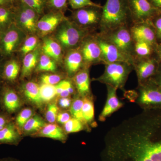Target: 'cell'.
<instances>
[{
  "instance_id": "cell-1",
  "label": "cell",
  "mask_w": 161,
  "mask_h": 161,
  "mask_svg": "<svg viewBox=\"0 0 161 161\" xmlns=\"http://www.w3.org/2000/svg\"><path fill=\"white\" fill-rule=\"evenodd\" d=\"M101 161H161V109L143 110L110 129Z\"/></svg>"
},
{
  "instance_id": "cell-2",
  "label": "cell",
  "mask_w": 161,
  "mask_h": 161,
  "mask_svg": "<svg viewBox=\"0 0 161 161\" xmlns=\"http://www.w3.org/2000/svg\"><path fill=\"white\" fill-rule=\"evenodd\" d=\"M131 21L128 0H107L103 6L99 28L100 34H106L127 26Z\"/></svg>"
},
{
  "instance_id": "cell-3",
  "label": "cell",
  "mask_w": 161,
  "mask_h": 161,
  "mask_svg": "<svg viewBox=\"0 0 161 161\" xmlns=\"http://www.w3.org/2000/svg\"><path fill=\"white\" fill-rule=\"evenodd\" d=\"M90 31L76 25L67 17L54 31V39L60 43L63 50L77 48L89 35Z\"/></svg>"
},
{
  "instance_id": "cell-4",
  "label": "cell",
  "mask_w": 161,
  "mask_h": 161,
  "mask_svg": "<svg viewBox=\"0 0 161 161\" xmlns=\"http://www.w3.org/2000/svg\"><path fill=\"white\" fill-rule=\"evenodd\" d=\"M104 65L103 74L92 80L125 92V85L129 75L133 69V66L125 62H114L106 64Z\"/></svg>"
},
{
  "instance_id": "cell-5",
  "label": "cell",
  "mask_w": 161,
  "mask_h": 161,
  "mask_svg": "<svg viewBox=\"0 0 161 161\" xmlns=\"http://www.w3.org/2000/svg\"><path fill=\"white\" fill-rule=\"evenodd\" d=\"M136 102L143 110L161 109V87L151 78L138 84Z\"/></svg>"
},
{
  "instance_id": "cell-6",
  "label": "cell",
  "mask_w": 161,
  "mask_h": 161,
  "mask_svg": "<svg viewBox=\"0 0 161 161\" xmlns=\"http://www.w3.org/2000/svg\"><path fill=\"white\" fill-rule=\"evenodd\" d=\"M14 1L15 24L26 34H36L37 23L41 16L24 3Z\"/></svg>"
},
{
  "instance_id": "cell-7",
  "label": "cell",
  "mask_w": 161,
  "mask_h": 161,
  "mask_svg": "<svg viewBox=\"0 0 161 161\" xmlns=\"http://www.w3.org/2000/svg\"><path fill=\"white\" fill-rule=\"evenodd\" d=\"M26 34L14 23L1 35L0 54L5 59H9L19 49L25 38Z\"/></svg>"
},
{
  "instance_id": "cell-8",
  "label": "cell",
  "mask_w": 161,
  "mask_h": 161,
  "mask_svg": "<svg viewBox=\"0 0 161 161\" xmlns=\"http://www.w3.org/2000/svg\"><path fill=\"white\" fill-rule=\"evenodd\" d=\"M103 6H87L72 11L70 19L81 28L88 30L99 26Z\"/></svg>"
},
{
  "instance_id": "cell-9",
  "label": "cell",
  "mask_w": 161,
  "mask_h": 161,
  "mask_svg": "<svg viewBox=\"0 0 161 161\" xmlns=\"http://www.w3.org/2000/svg\"><path fill=\"white\" fill-rule=\"evenodd\" d=\"M95 36L101 50L103 64L125 62L133 66L135 57L122 51L117 47L104 39L99 34Z\"/></svg>"
},
{
  "instance_id": "cell-10",
  "label": "cell",
  "mask_w": 161,
  "mask_h": 161,
  "mask_svg": "<svg viewBox=\"0 0 161 161\" xmlns=\"http://www.w3.org/2000/svg\"><path fill=\"white\" fill-rule=\"evenodd\" d=\"M98 34L122 51L135 57L134 40L127 26H122L107 33Z\"/></svg>"
},
{
  "instance_id": "cell-11",
  "label": "cell",
  "mask_w": 161,
  "mask_h": 161,
  "mask_svg": "<svg viewBox=\"0 0 161 161\" xmlns=\"http://www.w3.org/2000/svg\"><path fill=\"white\" fill-rule=\"evenodd\" d=\"M128 4L133 23L150 22L159 12L149 0H128Z\"/></svg>"
},
{
  "instance_id": "cell-12",
  "label": "cell",
  "mask_w": 161,
  "mask_h": 161,
  "mask_svg": "<svg viewBox=\"0 0 161 161\" xmlns=\"http://www.w3.org/2000/svg\"><path fill=\"white\" fill-rule=\"evenodd\" d=\"M83 58L85 66L102 64L101 50L95 36L86 37L78 47Z\"/></svg>"
},
{
  "instance_id": "cell-13",
  "label": "cell",
  "mask_w": 161,
  "mask_h": 161,
  "mask_svg": "<svg viewBox=\"0 0 161 161\" xmlns=\"http://www.w3.org/2000/svg\"><path fill=\"white\" fill-rule=\"evenodd\" d=\"M135 70L138 84L143 83L154 77L159 69V62L155 58H135L133 65Z\"/></svg>"
},
{
  "instance_id": "cell-14",
  "label": "cell",
  "mask_w": 161,
  "mask_h": 161,
  "mask_svg": "<svg viewBox=\"0 0 161 161\" xmlns=\"http://www.w3.org/2000/svg\"><path fill=\"white\" fill-rule=\"evenodd\" d=\"M67 18L64 13L60 11H51L43 14L38 21L37 33L42 37L54 32L59 25Z\"/></svg>"
},
{
  "instance_id": "cell-15",
  "label": "cell",
  "mask_w": 161,
  "mask_h": 161,
  "mask_svg": "<svg viewBox=\"0 0 161 161\" xmlns=\"http://www.w3.org/2000/svg\"><path fill=\"white\" fill-rule=\"evenodd\" d=\"M0 105L4 112L10 115L16 112L21 106V99L17 92L6 83L3 84L1 92Z\"/></svg>"
},
{
  "instance_id": "cell-16",
  "label": "cell",
  "mask_w": 161,
  "mask_h": 161,
  "mask_svg": "<svg viewBox=\"0 0 161 161\" xmlns=\"http://www.w3.org/2000/svg\"><path fill=\"white\" fill-rule=\"evenodd\" d=\"M130 31L134 41H141L150 43L155 48L158 43L154 29L149 22L133 23Z\"/></svg>"
},
{
  "instance_id": "cell-17",
  "label": "cell",
  "mask_w": 161,
  "mask_h": 161,
  "mask_svg": "<svg viewBox=\"0 0 161 161\" xmlns=\"http://www.w3.org/2000/svg\"><path fill=\"white\" fill-rule=\"evenodd\" d=\"M107 97L105 104L103 109L98 116V120L104 122L108 117H110L114 112L118 111L124 105L117 95V89L110 86H106Z\"/></svg>"
},
{
  "instance_id": "cell-18",
  "label": "cell",
  "mask_w": 161,
  "mask_h": 161,
  "mask_svg": "<svg viewBox=\"0 0 161 161\" xmlns=\"http://www.w3.org/2000/svg\"><path fill=\"white\" fill-rule=\"evenodd\" d=\"M64 64L67 74L73 78L85 67L79 47L68 51L64 57Z\"/></svg>"
},
{
  "instance_id": "cell-19",
  "label": "cell",
  "mask_w": 161,
  "mask_h": 161,
  "mask_svg": "<svg viewBox=\"0 0 161 161\" xmlns=\"http://www.w3.org/2000/svg\"><path fill=\"white\" fill-rule=\"evenodd\" d=\"M89 68L85 67L73 77L76 91L78 95L82 98H93L91 93Z\"/></svg>"
},
{
  "instance_id": "cell-20",
  "label": "cell",
  "mask_w": 161,
  "mask_h": 161,
  "mask_svg": "<svg viewBox=\"0 0 161 161\" xmlns=\"http://www.w3.org/2000/svg\"><path fill=\"white\" fill-rule=\"evenodd\" d=\"M20 131L12 121L0 130V144L17 145L21 140Z\"/></svg>"
},
{
  "instance_id": "cell-21",
  "label": "cell",
  "mask_w": 161,
  "mask_h": 161,
  "mask_svg": "<svg viewBox=\"0 0 161 161\" xmlns=\"http://www.w3.org/2000/svg\"><path fill=\"white\" fill-rule=\"evenodd\" d=\"M41 51L56 62L62 61V49L60 43L54 38L44 37Z\"/></svg>"
},
{
  "instance_id": "cell-22",
  "label": "cell",
  "mask_w": 161,
  "mask_h": 161,
  "mask_svg": "<svg viewBox=\"0 0 161 161\" xmlns=\"http://www.w3.org/2000/svg\"><path fill=\"white\" fill-rule=\"evenodd\" d=\"M39 47L24 56L23 61L21 76L23 78L27 77L31 74L37 67L41 53Z\"/></svg>"
},
{
  "instance_id": "cell-23",
  "label": "cell",
  "mask_w": 161,
  "mask_h": 161,
  "mask_svg": "<svg viewBox=\"0 0 161 161\" xmlns=\"http://www.w3.org/2000/svg\"><path fill=\"white\" fill-rule=\"evenodd\" d=\"M20 70V64L18 60L13 58H9L4 64L2 80L13 83L17 78Z\"/></svg>"
},
{
  "instance_id": "cell-24",
  "label": "cell",
  "mask_w": 161,
  "mask_h": 161,
  "mask_svg": "<svg viewBox=\"0 0 161 161\" xmlns=\"http://www.w3.org/2000/svg\"><path fill=\"white\" fill-rule=\"evenodd\" d=\"M23 94L31 103L40 107L43 103L40 93V86L33 81H29L22 87Z\"/></svg>"
},
{
  "instance_id": "cell-25",
  "label": "cell",
  "mask_w": 161,
  "mask_h": 161,
  "mask_svg": "<svg viewBox=\"0 0 161 161\" xmlns=\"http://www.w3.org/2000/svg\"><path fill=\"white\" fill-rule=\"evenodd\" d=\"M82 114L84 123L86 125H90L92 127H96L97 124L95 120V109L93 98H83Z\"/></svg>"
},
{
  "instance_id": "cell-26",
  "label": "cell",
  "mask_w": 161,
  "mask_h": 161,
  "mask_svg": "<svg viewBox=\"0 0 161 161\" xmlns=\"http://www.w3.org/2000/svg\"><path fill=\"white\" fill-rule=\"evenodd\" d=\"M40 135L43 137L64 142L66 139L64 130L56 124L46 125L40 131Z\"/></svg>"
},
{
  "instance_id": "cell-27",
  "label": "cell",
  "mask_w": 161,
  "mask_h": 161,
  "mask_svg": "<svg viewBox=\"0 0 161 161\" xmlns=\"http://www.w3.org/2000/svg\"><path fill=\"white\" fill-rule=\"evenodd\" d=\"M14 6L12 8L0 7V33H4L14 23Z\"/></svg>"
},
{
  "instance_id": "cell-28",
  "label": "cell",
  "mask_w": 161,
  "mask_h": 161,
  "mask_svg": "<svg viewBox=\"0 0 161 161\" xmlns=\"http://www.w3.org/2000/svg\"><path fill=\"white\" fill-rule=\"evenodd\" d=\"M46 125L45 121L40 116L35 115L27 121L22 130L26 133L31 134L40 131Z\"/></svg>"
},
{
  "instance_id": "cell-29",
  "label": "cell",
  "mask_w": 161,
  "mask_h": 161,
  "mask_svg": "<svg viewBox=\"0 0 161 161\" xmlns=\"http://www.w3.org/2000/svg\"><path fill=\"white\" fill-rule=\"evenodd\" d=\"M154 50L155 48L150 43L144 41H134V52L135 58L150 57Z\"/></svg>"
},
{
  "instance_id": "cell-30",
  "label": "cell",
  "mask_w": 161,
  "mask_h": 161,
  "mask_svg": "<svg viewBox=\"0 0 161 161\" xmlns=\"http://www.w3.org/2000/svg\"><path fill=\"white\" fill-rule=\"evenodd\" d=\"M56 62L46 55L41 54L37 65V70L40 71L54 72L57 69Z\"/></svg>"
},
{
  "instance_id": "cell-31",
  "label": "cell",
  "mask_w": 161,
  "mask_h": 161,
  "mask_svg": "<svg viewBox=\"0 0 161 161\" xmlns=\"http://www.w3.org/2000/svg\"><path fill=\"white\" fill-rule=\"evenodd\" d=\"M38 38L36 35H30L23 41V44L20 47L19 51L22 55L25 56L31 52L36 49L38 46Z\"/></svg>"
},
{
  "instance_id": "cell-32",
  "label": "cell",
  "mask_w": 161,
  "mask_h": 161,
  "mask_svg": "<svg viewBox=\"0 0 161 161\" xmlns=\"http://www.w3.org/2000/svg\"><path fill=\"white\" fill-rule=\"evenodd\" d=\"M83 103V98L78 95V97L75 98L72 102L69 109L72 117L79 119L83 123L82 109Z\"/></svg>"
},
{
  "instance_id": "cell-33",
  "label": "cell",
  "mask_w": 161,
  "mask_h": 161,
  "mask_svg": "<svg viewBox=\"0 0 161 161\" xmlns=\"http://www.w3.org/2000/svg\"><path fill=\"white\" fill-rule=\"evenodd\" d=\"M40 93L43 102H48L57 95L55 85L42 84L40 86Z\"/></svg>"
},
{
  "instance_id": "cell-34",
  "label": "cell",
  "mask_w": 161,
  "mask_h": 161,
  "mask_svg": "<svg viewBox=\"0 0 161 161\" xmlns=\"http://www.w3.org/2000/svg\"><path fill=\"white\" fill-rule=\"evenodd\" d=\"M33 115V111L29 108L23 109L18 114L15 120V124L19 130H23L24 125Z\"/></svg>"
},
{
  "instance_id": "cell-35",
  "label": "cell",
  "mask_w": 161,
  "mask_h": 161,
  "mask_svg": "<svg viewBox=\"0 0 161 161\" xmlns=\"http://www.w3.org/2000/svg\"><path fill=\"white\" fill-rule=\"evenodd\" d=\"M85 126L86 125L81 121L72 117L64 124V130L67 133H75L83 130Z\"/></svg>"
},
{
  "instance_id": "cell-36",
  "label": "cell",
  "mask_w": 161,
  "mask_h": 161,
  "mask_svg": "<svg viewBox=\"0 0 161 161\" xmlns=\"http://www.w3.org/2000/svg\"><path fill=\"white\" fill-rule=\"evenodd\" d=\"M68 0H47L46 9L64 13L68 8Z\"/></svg>"
},
{
  "instance_id": "cell-37",
  "label": "cell",
  "mask_w": 161,
  "mask_h": 161,
  "mask_svg": "<svg viewBox=\"0 0 161 161\" xmlns=\"http://www.w3.org/2000/svg\"><path fill=\"white\" fill-rule=\"evenodd\" d=\"M20 1L37 12L42 16L46 9L47 0H17Z\"/></svg>"
},
{
  "instance_id": "cell-38",
  "label": "cell",
  "mask_w": 161,
  "mask_h": 161,
  "mask_svg": "<svg viewBox=\"0 0 161 161\" xmlns=\"http://www.w3.org/2000/svg\"><path fill=\"white\" fill-rule=\"evenodd\" d=\"M149 22L154 29L157 42L161 43V12H159Z\"/></svg>"
},
{
  "instance_id": "cell-39",
  "label": "cell",
  "mask_w": 161,
  "mask_h": 161,
  "mask_svg": "<svg viewBox=\"0 0 161 161\" xmlns=\"http://www.w3.org/2000/svg\"><path fill=\"white\" fill-rule=\"evenodd\" d=\"M68 3L73 10L87 6H102L100 4L94 3L92 0H68Z\"/></svg>"
},
{
  "instance_id": "cell-40",
  "label": "cell",
  "mask_w": 161,
  "mask_h": 161,
  "mask_svg": "<svg viewBox=\"0 0 161 161\" xmlns=\"http://www.w3.org/2000/svg\"><path fill=\"white\" fill-rule=\"evenodd\" d=\"M58 111L59 108L56 103L50 104L47 108L46 113L47 120L51 124L54 123L57 119Z\"/></svg>"
},
{
  "instance_id": "cell-41",
  "label": "cell",
  "mask_w": 161,
  "mask_h": 161,
  "mask_svg": "<svg viewBox=\"0 0 161 161\" xmlns=\"http://www.w3.org/2000/svg\"><path fill=\"white\" fill-rule=\"evenodd\" d=\"M61 77L55 74H45L40 77V80L42 84L56 85L61 80Z\"/></svg>"
},
{
  "instance_id": "cell-42",
  "label": "cell",
  "mask_w": 161,
  "mask_h": 161,
  "mask_svg": "<svg viewBox=\"0 0 161 161\" xmlns=\"http://www.w3.org/2000/svg\"><path fill=\"white\" fill-rule=\"evenodd\" d=\"M10 114L5 112H0V130L3 129L6 125L12 121L9 116Z\"/></svg>"
},
{
  "instance_id": "cell-43",
  "label": "cell",
  "mask_w": 161,
  "mask_h": 161,
  "mask_svg": "<svg viewBox=\"0 0 161 161\" xmlns=\"http://www.w3.org/2000/svg\"><path fill=\"white\" fill-rule=\"evenodd\" d=\"M70 115V114L66 112L59 113L57 116V121L60 123L64 125L71 118Z\"/></svg>"
},
{
  "instance_id": "cell-44",
  "label": "cell",
  "mask_w": 161,
  "mask_h": 161,
  "mask_svg": "<svg viewBox=\"0 0 161 161\" xmlns=\"http://www.w3.org/2000/svg\"><path fill=\"white\" fill-rule=\"evenodd\" d=\"M72 100L69 97H61L59 101V104L61 108H70Z\"/></svg>"
},
{
  "instance_id": "cell-45",
  "label": "cell",
  "mask_w": 161,
  "mask_h": 161,
  "mask_svg": "<svg viewBox=\"0 0 161 161\" xmlns=\"http://www.w3.org/2000/svg\"><path fill=\"white\" fill-rule=\"evenodd\" d=\"M14 6V0H0V7L12 8Z\"/></svg>"
},
{
  "instance_id": "cell-46",
  "label": "cell",
  "mask_w": 161,
  "mask_h": 161,
  "mask_svg": "<svg viewBox=\"0 0 161 161\" xmlns=\"http://www.w3.org/2000/svg\"><path fill=\"white\" fill-rule=\"evenodd\" d=\"M153 80L161 87V67H160L158 72H157L155 76L153 77Z\"/></svg>"
},
{
  "instance_id": "cell-47",
  "label": "cell",
  "mask_w": 161,
  "mask_h": 161,
  "mask_svg": "<svg viewBox=\"0 0 161 161\" xmlns=\"http://www.w3.org/2000/svg\"><path fill=\"white\" fill-rule=\"evenodd\" d=\"M153 6L159 12H161V0H149Z\"/></svg>"
},
{
  "instance_id": "cell-48",
  "label": "cell",
  "mask_w": 161,
  "mask_h": 161,
  "mask_svg": "<svg viewBox=\"0 0 161 161\" xmlns=\"http://www.w3.org/2000/svg\"><path fill=\"white\" fill-rule=\"evenodd\" d=\"M6 61V59L3 58V56L0 54V80H2L3 68H4V64H5Z\"/></svg>"
},
{
  "instance_id": "cell-49",
  "label": "cell",
  "mask_w": 161,
  "mask_h": 161,
  "mask_svg": "<svg viewBox=\"0 0 161 161\" xmlns=\"http://www.w3.org/2000/svg\"><path fill=\"white\" fill-rule=\"evenodd\" d=\"M155 51L157 54L161 64V43H158L157 44L155 48Z\"/></svg>"
},
{
  "instance_id": "cell-50",
  "label": "cell",
  "mask_w": 161,
  "mask_h": 161,
  "mask_svg": "<svg viewBox=\"0 0 161 161\" xmlns=\"http://www.w3.org/2000/svg\"><path fill=\"white\" fill-rule=\"evenodd\" d=\"M0 161H20L17 159L13 158L8 157L5 158H0Z\"/></svg>"
},
{
  "instance_id": "cell-51",
  "label": "cell",
  "mask_w": 161,
  "mask_h": 161,
  "mask_svg": "<svg viewBox=\"0 0 161 161\" xmlns=\"http://www.w3.org/2000/svg\"><path fill=\"white\" fill-rule=\"evenodd\" d=\"M3 84H4V83H3V80H0V97H1V92H2ZM0 108H1V105H0Z\"/></svg>"
},
{
  "instance_id": "cell-52",
  "label": "cell",
  "mask_w": 161,
  "mask_h": 161,
  "mask_svg": "<svg viewBox=\"0 0 161 161\" xmlns=\"http://www.w3.org/2000/svg\"><path fill=\"white\" fill-rule=\"evenodd\" d=\"M1 34L0 33V40H1Z\"/></svg>"
}]
</instances>
